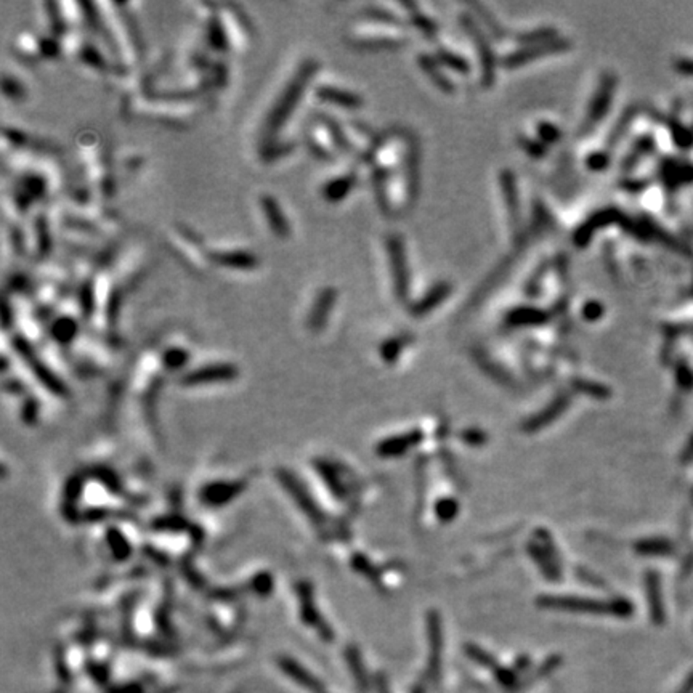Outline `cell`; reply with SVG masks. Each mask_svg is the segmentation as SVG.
Listing matches in <instances>:
<instances>
[{
    "label": "cell",
    "mask_w": 693,
    "mask_h": 693,
    "mask_svg": "<svg viewBox=\"0 0 693 693\" xmlns=\"http://www.w3.org/2000/svg\"><path fill=\"white\" fill-rule=\"evenodd\" d=\"M316 70L318 65L313 60L305 61V63L300 66V70L297 71L294 79L284 88V92L281 93L279 98L275 103V106L272 108V111L268 113L267 119H265L263 124L265 137L267 138L273 137V135L278 133V130L288 122L291 113H293L294 108L299 105L300 98L304 95V88L310 84L311 77H313Z\"/></svg>",
    "instance_id": "1"
},
{
    "label": "cell",
    "mask_w": 693,
    "mask_h": 693,
    "mask_svg": "<svg viewBox=\"0 0 693 693\" xmlns=\"http://www.w3.org/2000/svg\"><path fill=\"white\" fill-rule=\"evenodd\" d=\"M618 84L617 76L613 72H603L598 79V84L596 87V92L591 98V103H589V108L586 111V116L582 119L581 129H580V137H585V135L591 133L594 129H596L598 124L602 122V119L607 116L610 105H612L613 95H614V87Z\"/></svg>",
    "instance_id": "2"
},
{
    "label": "cell",
    "mask_w": 693,
    "mask_h": 693,
    "mask_svg": "<svg viewBox=\"0 0 693 693\" xmlns=\"http://www.w3.org/2000/svg\"><path fill=\"white\" fill-rule=\"evenodd\" d=\"M459 19L466 34L471 38L472 44L478 50V60H480L482 70V85L491 87L494 84V79H496V56L493 54L491 42L484 35L482 26H478L471 15L464 13L461 15Z\"/></svg>",
    "instance_id": "3"
},
{
    "label": "cell",
    "mask_w": 693,
    "mask_h": 693,
    "mask_svg": "<svg viewBox=\"0 0 693 693\" xmlns=\"http://www.w3.org/2000/svg\"><path fill=\"white\" fill-rule=\"evenodd\" d=\"M387 252L395 295L400 302H406L409 299V272L405 243L400 234H390L387 238Z\"/></svg>",
    "instance_id": "4"
},
{
    "label": "cell",
    "mask_w": 693,
    "mask_h": 693,
    "mask_svg": "<svg viewBox=\"0 0 693 693\" xmlns=\"http://www.w3.org/2000/svg\"><path fill=\"white\" fill-rule=\"evenodd\" d=\"M403 179H405V204L408 209L418 202L421 191V147L418 138H406L403 154Z\"/></svg>",
    "instance_id": "5"
},
{
    "label": "cell",
    "mask_w": 693,
    "mask_h": 693,
    "mask_svg": "<svg viewBox=\"0 0 693 693\" xmlns=\"http://www.w3.org/2000/svg\"><path fill=\"white\" fill-rule=\"evenodd\" d=\"M571 49V42L566 38H557L554 40H549V42L538 44V45H530L523 47L514 54H510L503 58V66L505 70H517V67H522L530 61H535L538 58H546V56L551 55H559L565 54Z\"/></svg>",
    "instance_id": "6"
},
{
    "label": "cell",
    "mask_w": 693,
    "mask_h": 693,
    "mask_svg": "<svg viewBox=\"0 0 693 693\" xmlns=\"http://www.w3.org/2000/svg\"><path fill=\"white\" fill-rule=\"evenodd\" d=\"M499 185L503 190V197L505 204V212H507L510 230L515 238H520L522 234V209H520V196L517 188V180L512 170L504 169L499 174Z\"/></svg>",
    "instance_id": "7"
},
{
    "label": "cell",
    "mask_w": 693,
    "mask_h": 693,
    "mask_svg": "<svg viewBox=\"0 0 693 693\" xmlns=\"http://www.w3.org/2000/svg\"><path fill=\"white\" fill-rule=\"evenodd\" d=\"M621 212L614 207H607V209H601L596 213H592L591 217L587 218L585 223H581L580 227L576 228L575 234H573V243H575L576 247H586L594 234L601 228H605L608 225H613V223L621 222Z\"/></svg>",
    "instance_id": "8"
},
{
    "label": "cell",
    "mask_w": 693,
    "mask_h": 693,
    "mask_svg": "<svg viewBox=\"0 0 693 693\" xmlns=\"http://www.w3.org/2000/svg\"><path fill=\"white\" fill-rule=\"evenodd\" d=\"M543 605L554 608H565V610H578V612H613L618 614H628L630 612L628 602H617L613 603L612 607H607L601 602L587 601V598H575V597H546L543 598Z\"/></svg>",
    "instance_id": "9"
},
{
    "label": "cell",
    "mask_w": 693,
    "mask_h": 693,
    "mask_svg": "<svg viewBox=\"0 0 693 693\" xmlns=\"http://www.w3.org/2000/svg\"><path fill=\"white\" fill-rule=\"evenodd\" d=\"M453 293V284L448 283V281H441V283H437L435 286L427 291V294L419 299L416 304L411 307V313L414 316H424L427 313H430L432 310L437 309L440 304H443L448 297Z\"/></svg>",
    "instance_id": "10"
},
{
    "label": "cell",
    "mask_w": 693,
    "mask_h": 693,
    "mask_svg": "<svg viewBox=\"0 0 693 693\" xmlns=\"http://www.w3.org/2000/svg\"><path fill=\"white\" fill-rule=\"evenodd\" d=\"M316 97L320 100L336 105L343 109H359L363 106V98L350 90H343L341 87L334 85H321L318 87Z\"/></svg>",
    "instance_id": "11"
},
{
    "label": "cell",
    "mask_w": 693,
    "mask_h": 693,
    "mask_svg": "<svg viewBox=\"0 0 693 693\" xmlns=\"http://www.w3.org/2000/svg\"><path fill=\"white\" fill-rule=\"evenodd\" d=\"M418 63H419V67L422 70V72H425V74L429 76L432 84L439 87L443 93H448V95L455 93L456 87H455V84H453V81L450 79V77H446L445 72H443L439 60L434 58V56L424 54V55H419Z\"/></svg>",
    "instance_id": "12"
},
{
    "label": "cell",
    "mask_w": 693,
    "mask_h": 693,
    "mask_svg": "<svg viewBox=\"0 0 693 693\" xmlns=\"http://www.w3.org/2000/svg\"><path fill=\"white\" fill-rule=\"evenodd\" d=\"M260 204H262L263 215L267 217V222L268 225L272 227V230L281 238L288 236L289 223L286 220L283 211L279 209L278 202H276L272 196H263L262 199H260Z\"/></svg>",
    "instance_id": "13"
},
{
    "label": "cell",
    "mask_w": 693,
    "mask_h": 693,
    "mask_svg": "<svg viewBox=\"0 0 693 693\" xmlns=\"http://www.w3.org/2000/svg\"><path fill=\"white\" fill-rule=\"evenodd\" d=\"M549 320V313L535 307H519L507 315L509 326H541Z\"/></svg>",
    "instance_id": "14"
},
{
    "label": "cell",
    "mask_w": 693,
    "mask_h": 693,
    "mask_svg": "<svg viewBox=\"0 0 693 693\" xmlns=\"http://www.w3.org/2000/svg\"><path fill=\"white\" fill-rule=\"evenodd\" d=\"M336 297H337V293H336V289H332V288L323 289L321 293L318 294L315 304H313V310H311V315H310L311 326L320 327V326L325 325L326 318L331 311V307L336 302Z\"/></svg>",
    "instance_id": "15"
},
{
    "label": "cell",
    "mask_w": 693,
    "mask_h": 693,
    "mask_svg": "<svg viewBox=\"0 0 693 693\" xmlns=\"http://www.w3.org/2000/svg\"><path fill=\"white\" fill-rule=\"evenodd\" d=\"M211 259L217 260L220 265L234 268H252L255 267V259L246 251H238V249H230V251H212Z\"/></svg>",
    "instance_id": "16"
},
{
    "label": "cell",
    "mask_w": 693,
    "mask_h": 693,
    "mask_svg": "<svg viewBox=\"0 0 693 693\" xmlns=\"http://www.w3.org/2000/svg\"><path fill=\"white\" fill-rule=\"evenodd\" d=\"M279 666H281V669H283L286 674L291 677V679H294V682H297V684L305 687V689L313 690L315 693H323V685L320 684V682H318L315 677L310 674V672H307L304 668H302V666L294 663V661L281 660Z\"/></svg>",
    "instance_id": "17"
},
{
    "label": "cell",
    "mask_w": 693,
    "mask_h": 693,
    "mask_svg": "<svg viewBox=\"0 0 693 693\" xmlns=\"http://www.w3.org/2000/svg\"><path fill=\"white\" fill-rule=\"evenodd\" d=\"M373 186L374 191H376V202L379 206V209L385 215H389L392 212V206H390L389 199V191H387V170L380 165H374L373 170Z\"/></svg>",
    "instance_id": "18"
},
{
    "label": "cell",
    "mask_w": 693,
    "mask_h": 693,
    "mask_svg": "<svg viewBox=\"0 0 693 693\" xmlns=\"http://www.w3.org/2000/svg\"><path fill=\"white\" fill-rule=\"evenodd\" d=\"M355 184H357L355 174L342 175V177H339V179L329 181V184L325 186L326 199L331 201V202H337V201L343 199V197H345L348 193L352 191Z\"/></svg>",
    "instance_id": "19"
},
{
    "label": "cell",
    "mask_w": 693,
    "mask_h": 693,
    "mask_svg": "<svg viewBox=\"0 0 693 693\" xmlns=\"http://www.w3.org/2000/svg\"><path fill=\"white\" fill-rule=\"evenodd\" d=\"M468 8L475 12L478 22H480V24L488 31L489 34H491V38H494L496 40H503L505 38V34H507L505 33V29L496 22V18L493 17V13L489 12V10L484 7V5L477 3V2L468 3Z\"/></svg>",
    "instance_id": "20"
},
{
    "label": "cell",
    "mask_w": 693,
    "mask_h": 693,
    "mask_svg": "<svg viewBox=\"0 0 693 693\" xmlns=\"http://www.w3.org/2000/svg\"><path fill=\"white\" fill-rule=\"evenodd\" d=\"M400 5L403 8L408 10L411 22H413V24L421 31L422 34H425L427 38H430V39L435 38L437 33H439V28H437V24L434 22H432V19L429 17H427V15L419 12L418 3H414V2H400Z\"/></svg>",
    "instance_id": "21"
},
{
    "label": "cell",
    "mask_w": 693,
    "mask_h": 693,
    "mask_svg": "<svg viewBox=\"0 0 693 693\" xmlns=\"http://www.w3.org/2000/svg\"><path fill=\"white\" fill-rule=\"evenodd\" d=\"M557 38H559V33H557V29L551 28V26H543V28H536L531 31H525V33L515 34V40H517L519 44H522L523 47L544 44Z\"/></svg>",
    "instance_id": "22"
},
{
    "label": "cell",
    "mask_w": 693,
    "mask_h": 693,
    "mask_svg": "<svg viewBox=\"0 0 693 693\" xmlns=\"http://www.w3.org/2000/svg\"><path fill=\"white\" fill-rule=\"evenodd\" d=\"M353 45L357 47V49H361V50H369V51H373V50H395V49H400V47H403L406 44V40L403 39H397V38H363V39H355L352 42Z\"/></svg>",
    "instance_id": "23"
},
{
    "label": "cell",
    "mask_w": 693,
    "mask_h": 693,
    "mask_svg": "<svg viewBox=\"0 0 693 693\" xmlns=\"http://www.w3.org/2000/svg\"><path fill=\"white\" fill-rule=\"evenodd\" d=\"M565 406H566V398L565 397H559V400L554 401V405H551L549 408L544 409V413L535 416L533 419L528 421V424H526L525 429H528V430H538V429H541V427H544L546 424H549L551 421H554L557 418V416H559L562 413V411H564Z\"/></svg>",
    "instance_id": "24"
},
{
    "label": "cell",
    "mask_w": 693,
    "mask_h": 693,
    "mask_svg": "<svg viewBox=\"0 0 693 693\" xmlns=\"http://www.w3.org/2000/svg\"><path fill=\"white\" fill-rule=\"evenodd\" d=\"M437 60H439V63L445 65L453 71L459 72V74H467V72L471 71V65H468V61L464 58V56L457 55L455 51L448 49H443V47L437 50Z\"/></svg>",
    "instance_id": "25"
},
{
    "label": "cell",
    "mask_w": 693,
    "mask_h": 693,
    "mask_svg": "<svg viewBox=\"0 0 693 693\" xmlns=\"http://www.w3.org/2000/svg\"><path fill=\"white\" fill-rule=\"evenodd\" d=\"M418 440H419V434H408V435L398 437V439L384 441L382 445H380L379 451L382 453L384 456H397V455H401L403 451H406V448L408 446H413Z\"/></svg>",
    "instance_id": "26"
},
{
    "label": "cell",
    "mask_w": 693,
    "mask_h": 693,
    "mask_svg": "<svg viewBox=\"0 0 693 693\" xmlns=\"http://www.w3.org/2000/svg\"><path fill=\"white\" fill-rule=\"evenodd\" d=\"M361 18L368 19V22L374 23H385V24H393V26H401L403 22L397 17V15L389 12L382 7H368L361 12Z\"/></svg>",
    "instance_id": "27"
},
{
    "label": "cell",
    "mask_w": 693,
    "mask_h": 693,
    "mask_svg": "<svg viewBox=\"0 0 693 693\" xmlns=\"http://www.w3.org/2000/svg\"><path fill=\"white\" fill-rule=\"evenodd\" d=\"M547 270H549V262L544 260L543 263L538 265V268L535 270V273L530 276L528 283L525 286V294L530 297V299H535L541 293V288H543V281L547 275Z\"/></svg>",
    "instance_id": "28"
},
{
    "label": "cell",
    "mask_w": 693,
    "mask_h": 693,
    "mask_svg": "<svg viewBox=\"0 0 693 693\" xmlns=\"http://www.w3.org/2000/svg\"><path fill=\"white\" fill-rule=\"evenodd\" d=\"M633 119H634L633 109H630V111H626L621 117H619V121L614 124L612 133L608 135V140H607L608 148L617 147V145L619 143V140H621L624 137V133H626V129L629 127V124H630V121H633Z\"/></svg>",
    "instance_id": "29"
},
{
    "label": "cell",
    "mask_w": 693,
    "mask_h": 693,
    "mask_svg": "<svg viewBox=\"0 0 693 693\" xmlns=\"http://www.w3.org/2000/svg\"><path fill=\"white\" fill-rule=\"evenodd\" d=\"M651 145V140L650 138H642V140H639V143L635 145L634 149L630 151L629 156L626 159H624V163H623V169L624 170H629V169H633L635 164L639 163V159H640V156H644L645 151H647V148Z\"/></svg>",
    "instance_id": "30"
},
{
    "label": "cell",
    "mask_w": 693,
    "mask_h": 693,
    "mask_svg": "<svg viewBox=\"0 0 693 693\" xmlns=\"http://www.w3.org/2000/svg\"><path fill=\"white\" fill-rule=\"evenodd\" d=\"M408 341H409L408 337H397V339H392V341H389L382 347V357L387 359V361H393V359L400 355V352L403 350L405 343Z\"/></svg>",
    "instance_id": "31"
},
{
    "label": "cell",
    "mask_w": 693,
    "mask_h": 693,
    "mask_svg": "<svg viewBox=\"0 0 693 693\" xmlns=\"http://www.w3.org/2000/svg\"><path fill=\"white\" fill-rule=\"evenodd\" d=\"M538 137L543 143H557L562 137L560 130L551 122L538 124Z\"/></svg>",
    "instance_id": "32"
},
{
    "label": "cell",
    "mask_w": 693,
    "mask_h": 693,
    "mask_svg": "<svg viewBox=\"0 0 693 693\" xmlns=\"http://www.w3.org/2000/svg\"><path fill=\"white\" fill-rule=\"evenodd\" d=\"M519 143L533 158H544L546 156V147L543 142H536V140L528 137H519Z\"/></svg>",
    "instance_id": "33"
},
{
    "label": "cell",
    "mask_w": 693,
    "mask_h": 693,
    "mask_svg": "<svg viewBox=\"0 0 693 693\" xmlns=\"http://www.w3.org/2000/svg\"><path fill=\"white\" fill-rule=\"evenodd\" d=\"M608 153H592L589 156L586 164L591 170H603L608 165Z\"/></svg>",
    "instance_id": "34"
},
{
    "label": "cell",
    "mask_w": 693,
    "mask_h": 693,
    "mask_svg": "<svg viewBox=\"0 0 693 693\" xmlns=\"http://www.w3.org/2000/svg\"><path fill=\"white\" fill-rule=\"evenodd\" d=\"M602 315H603V307L596 300L587 302V304L585 305V309H582V316H585L587 321H596Z\"/></svg>",
    "instance_id": "35"
},
{
    "label": "cell",
    "mask_w": 693,
    "mask_h": 693,
    "mask_svg": "<svg viewBox=\"0 0 693 693\" xmlns=\"http://www.w3.org/2000/svg\"><path fill=\"white\" fill-rule=\"evenodd\" d=\"M456 510H457V505L453 503L451 499L450 501L445 499V501L440 503V505H439V514L443 520H451L453 517H455Z\"/></svg>",
    "instance_id": "36"
}]
</instances>
